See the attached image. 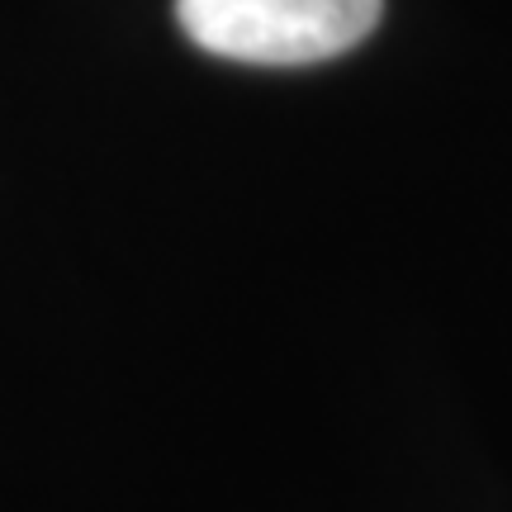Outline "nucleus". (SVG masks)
I'll use <instances>...</instances> for the list:
<instances>
[{
  "label": "nucleus",
  "instance_id": "nucleus-1",
  "mask_svg": "<svg viewBox=\"0 0 512 512\" xmlns=\"http://www.w3.org/2000/svg\"><path fill=\"white\" fill-rule=\"evenodd\" d=\"M384 0H176L185 38L228 62L309 67L356 48Z\"/></svg>",
  "mask_w": 512,
  "mask_h": 512
}]
</instances>
